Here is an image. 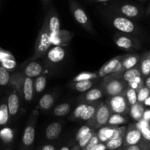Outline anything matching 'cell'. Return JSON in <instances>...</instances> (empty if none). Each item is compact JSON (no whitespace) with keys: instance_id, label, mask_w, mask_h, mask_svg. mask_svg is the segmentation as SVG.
<instances>
[{"instance_id":"6da1fadb","label":"cell","mask_w":150,"mask_h":150,"mask_svg":"<svg viewBox=\"0 0 150 150\" xmlns=\"http://www.w3.org/2000/svg\"><path fill=\"white\" fill-rule=\"evenodd\" d=\"M104 15L107 20L114 26V29L118 30L121 33L128 35H133L137 33V26L131 19L113 13L109 10L105 11Z\"/></svg>"},{"instance_id":"7a4b0ae2","label":"cell","mask_w":150,"mask_h":150,"mask_svg":"<svg viewBox=\"0 0 150 150\" xmlns=\"http://www.w3.org/2000/svg\"><path fill=\"white\" fill-rule=\"evenodd\" d=\"M103 79L99 86L108 97L123 94L127 87V83L119 75H109Z\"/></svg>"},{"instance_id":"3957f363","label":"cell","mask_w":150,"mask_h":150,"mask_svg":"<svg viewBox=\"0 0 150 150\" xmlns=\"http://www.w3.org/2000/svg\"><path fill=\"white\" fill-rule=\"evenodd\" d=\"M51 45H52V42H51V33L48 29L47 19L45 16L43 23L37 38L35 46V52H34L32 58L34 59H36L44 57Z\"/></svg>"},{"instance_id":"277c9868","label":"cell","mask_w":150,"mask_h":150,"mask_svg":"<svg viewBox=\"0 0 150 150\" xmlns=\"http://www.w3.org/2000/svg\"><path fill=\"white\" fill-rule=\"evenodd\" d=\"M70 11L75 20L80 26H81L86 32L92 35H95V30L93 24L89 19L83 7L76 1V0H69Z\"/></svg>"},{"instance_id":"5b68a950","label":"cell","mask_w":150,"mask_h":150,"mask_svg":"<svg viewBox=\"0 0 150 150\" xmlns=\"http://www.w3.org/2000/svg\"><path fill=\"white\" fill-rule=\"evenodd\" d=\"M37 120L38 114L35 113L31 114L23 130L21 142V150H32L35 139Z\"/></svg>"},{"instance_id":"8992f818","label":"cell","mask_w":150,"mask_h":150,"mask_svg":"<svg viewBox=\"0 0 150 150\" xmlns=\"http://www.w3.org/2000/svg\"><path fill=\"white\" fill-rule=\"evenodd\" d=\"M111 115V112L106 103L101 101L100 105H98V108H97L96 111H95L93 118L89 120V122H87L86 125L90 126L92 128L95 129V130L99 129L100 127L107 125V123H108Z\"/></svg>"},{"instance_id":"52a82bcc","label":"cell","mask_w":150,"mask_h":150,"mask_svg":"<svg viewBox=\"0 0 150 150\" xmlns=\"http://www.w3.org/2000/svg\"><path fill=\"white\" fill-rule=\"evenodd\" d=\"M105 103L111 114H118L124 116H127L129 114L130 106L123 94L108 97Z\"/></svg>"},{"instance_id":"ba28073f","label":"cell","mask_w":150,"mask_h":150,"mask_svg":"<svg viewBox=\"0 0 150 150\" xmlns=\"http://www.w3.org/2000/svg\"><path fill=\"white\" fill-rule=\"evenodd\" d=\"M122 55L118 56L106 62L102 67L100 68L98 73L99 78H104L109 75H120L125 71L122 62Z\"/></svg>"},{"instance_id":"9c48e42d","label":"cell","mask_w":150,"mask_h":150,"mask_svg":"<svg viewBox=\"0 0 150 150\" xmlns=\"http://www.w3.org/2000/svg\"><path fill=\"white\" fill-rule=\"evenodd\" d=\"M110 11L130 19L139 18L142 16L140 7L132 4H115L109 7Z\"/></svg>"},{"instance_id":"30bf717a","label":"cell","mask_w":150,"mask_h":150,"mask_svg":"<svg viewBox=\"0 0 150 150\" xmlns=\"http://www.w3.org/2000/svg\"><path fill=\"white\" fill-rule=\"evenodd\" d=\"M114 41L118 48L125 51H134L140 48V43L136 38L121 32L114 35Z\"/></svg>"},{"instance_id":"8fae6325","label":"cell","mask_w":150,"mask_h":150,"mask_svg":"<svg viewBox=\"0 0 150 150\" xmlns=\"http://www.w3.org/2000/svg\"><path fill=\"white\" fill-rule=\"evenodd\" d=\"M6 100H7V108H8L10 119L16 118L20 110L21 100L18 91L11 86V90L8 92Z\"/></svg>"},{"instance_id":"7c38bea8","label":"cell","mask_w":150,"mask_h":150,"mask_svg":"<svg viewBox=\"0 0 150 150\" xmlns=\"http://www.w3.org/2000/svg\"><path fill=\"white\" fill-rule=\"evenodd\" d=\"M145 140H144L142 133H141L140 130L136 127V124H130L127 127L125 133L123 147L137 144Z\"/></svg>"},{"instance_id":"4fadbf2b","label":"cell","mask_w":150,"mask_h":150,"mask_svg":"<svg viewBox=\"0 0 150 150\" xmlns=\"http://www.w3.org/2000/svg\"><path fill=\"white\" fill-rule=\"evenodd\" d=\"M46 59L51 64H57L65 59L66 49L62 45H54L47 51Z\"/></svg>"},{"instance_id":"5bb4252c","label":"cell","mask_w":150,"mask_h":150,"mask_svg":"<svg viewBox=\"0 0 150 150\" xmlns=\"http://www.w3.org/2000/svg\"><path fill=\"white\" fill-rule=\"evenodd\" d=\"M45 16L47 19V22H48V29L51 33V36L55 35L61 29L60 21L57 11L54 7H50Z\"/></svg>"},{"instance_id":"9a60e30c","label":"cell","mask_w":150,"mask_h":150,"mask_svg":"<svg viewBox=\"0 0 150 150\" xmlns=\"http://www.w3.org/2000/svg\"><path fill=\"white\" fill-rule=\"evenodd\" d=\"M105 95L103 91L100 86L98 87H92L88 91L85 92L83 95L79 98V102L92 103L95 101L100 100Z\"/></svg>"},{"instance_id":"2e32d148","label":"cell","mask_w":150,"mask_h":150,"mask_svg":"<svg viewBox=\"0 0 150 150\" xmlns=\"http://www.w3.org/2000/svg\"><path fill=\"white\" fill-rule=\"evenodd\" d=\"M21 92L23 100L26 101V103L31 102L32 100L35 93L33 79L23 76L22 80Z\"/></svg>"},{"instance_id":"e0dca14e","label":"cell","mask_w":150,"mask_h":150,"mask_svg":"<svg viewBox=\"0 0 150 150\" xmlns=\"http://www.w3.org/2000/svg\"><path fill=\"white\" fill-rule=\"evenodd\" d=\"M74 36V33L72 32H69L67 30H62L55 35H52L51 37V42L54 45H67L71 41L72 38Z\"/></svg>"},{"instance_id":"ac0fdd59","label":"cell","mask_w":150,"mask_h":150,"mask_svg":"<svg viewBox=\"0 0 150 150\" xmlns=\"http://www.w3.org/2000/svg\"><path fill=\"white\" fill-rule=\"evenodd\" d=\"M0 65L11 72L16 69V61L14 57L9 51L2 49L0 47Z\"/></svg>"},{"instance_id":"d6986e66","label":"cell","mask_w":150,"mask_h":150,"mask_svg":"<svg viewBox=\"0 0 150 150\" xmlns=\"http://www.w3.org/2000/svg\"><path fill=\"white\" fill-rule=\"evenodd\" d=\"M42 67L41 64L38 62L32 61L28 63L24 67V70L22 73L26 77L31 78V79H35L39 76L42 73Z\"/></svg>"},{"instance_id":"ffe728a7","label":"cell","mask_w":150,"mask_h":150,"mask_svg":"<svg viewBox=\"0 0 150 150\" xmlns=\"http://www.w3.org/2000/svg\"><path fill=\"white\" fill-rule=\"evenodd\" d=\"M62 131V124L59 122H54L47 126L45 130V138L48 141L56 140L59 137Z\"/></svg>"},{"instance_id":"44dd1931","label":"cell","mask_w":150,"mask_h":150,"mask_svg":"<svg viewBox=\"0 0 150 150\" xmlns=\"http://www.w3.org/2000/svg\"><path fill=\"white\" fill-rule=\"evenodd\" d=\"M119 76L127 83V84L136 81V80L141 79V78H143L142 76L139 66L133 67V68L130 69V70H125L122 73L120 74Z\"/></svg>"},{"instance_id":"7402d4cb","label":"cell","mask_w":150,"mask_h":150,"mask_svg":"<svg viewBox=\"0 0 150 150\" xmlns=\"http://www.w3.org/2000/svg\"><path fill=\"white\" fill-rule=\"evenodd\" d=\"M140 58L141 55H139V54H131L122 55V66L124 70H130V69L139 66Z\"/></svg>"},{"instance_id":"603a6c76","label":"cell","mask_w":150,"mask_h":150,"mask_svg":"<svg viewBox=\"0 0 150 150\" xmlns=\"http://www.w3.org/2000/svg\"><path fill=\"white\" fill-rule=\"evenodd\" d=\"M100 102L101 101L98 100L95 101V102L88 103L87 105H86V108H84V110L82 112L79 120L83 122H89V120H92L93 118L94 115L95 114V111H96L97 108H98V105H100Z\"/></svg>"},{"instance_id":"cb8c5ba5","label":"cell","mask_w":150,"mask_h":150,"mask_svg":"<svg viewBox=\"0 0 150 150\" xmlns=\"http://www.w3.org/2000/svg\"><path fill=\"white\" fill-rule=\"evenodd\" d=\"M139 69L142 76L145 79L150 75V51H146L141 55L139 61Z\"/></svg>"},{"instance_id":"d4e9b609","label":"cell","mask_w":150,"mask_h":150,"mask_svg":"<svg viewBox=\"0 0 150 150\" xmlns=\"http://www.w3.org/2000/svg\"><path fill=\"white\" fill-rule=\"evenodd\" d=\"M10 116L7 108V100L4 99L0 102V127L7 126L10 122Z\"/></svg>"},{"instance_id":"484cf974","label":"cell","mask_w":150,"mask_h":150,"mask_svg":"<svg viewBox=\"0 0 150 150\" xmlns=\"http://www.w3.org/2000/svg\"><path fill=\"white\" fill-rule=\"evenodd\" d=\"M98 81V79L92 80L80 81L72 82V86L74 89L79 92H85L94 86V85Z\"/></svg>"},{"instance_id":"4316f807","label":"cell","mask_w":150,"mask_h":150,"mask_svg":"<svg viewBox=\"0 0 150 150\" xmlns=\"http://www.w3.org/2000/svg\"><path fill=\"white\" fill-rule=\"evenodd\" d=\"M55 103V97L51 93H46L42 95L38 103V106L42 111H48L53 107Z\"/></svg>"},{"instance_id":"83f0119b","label":"cell","mask_w":150,"mask_h":150,"mask_svg":"<svg viewBox=\"0 0 150 150\" xmlns=\"http://www.w3.org/2000/svg\"><path fill=\"white\" fill-rule=\"evenodd\" d=\"M144 110L145 108L144 106V104L137 102L136 104L130 106L129 114H130L133 120L138 122L142 120V117H143Z\"/></svg>"},{"instance_id":"f1b7e54d","label":"cell","mask_w":150,"mask_h":150,"mask_svg":"<svg viewBox=\"0 0 150 150\" xmlns=\"http://www.w3.org/2000/svg\"><path fill=\"white\" fill-rule=\"evenodd\" d=\"M71 111V104L70 103L64 102L59 104L54 108V114L56 117H65L68 115Z\"/></svg>"},{"instance_id":"f546056e","label":"cell","mask_w":150,"mask_h":150,"mask_svg":"<svg viewBox=\"0 0 150 150\" xmlns=\"http://www.w3.org/2000/svg\"><path fill=\"white\" fill-rule=\"evenodd\" d=\"M47 85V78L44 75H40L34 81V89L37 94H40L45 90Z\"/></svg>"},{"instance_id":"4dcf8cb0","label":"cell","mask_w":150,"mask_h":150,"mask_svg":"<svg viewBox=\"0 0 150 150\" xmlns=\"http://www.w3.org/2000/svg\"><path fill=\"white\" fill-rule=\"evenodd\" d=\"M128 122L127 116L121 115L118 114H111L109 120H108L107 125L111 126H120L125 125Z\"/></svg>"},{"instance_id":"1f68e13d","label":"cell","mask_w":150,"mask_h":150,"mask_svg":"<svg viewBox=\"0 0 150 150\" xmlns=\"http://www.w3.org/2000/svg\"><path fill=\"white\" fill-rule=\"evenodd\" d=\"M14 138V133L12 129L7 127H3L0 130V139L6 145H9L12 143Z\"/></svg>"},{"instance_id":"d6a6232c","label":"cell","mask_w":150,"mask_h":150,"mask_svg":"<svg viewBox=\"0 0 150 150\" xmlns=\"http://www.w3.org/2000/svg\"><path fill=\"white\" fill-rule=\"evenodd\" d=\"M123 95L125 97L126 100H127V103H128L130 106L134 105V104H136L138 102L137 91L136 89H132V88L129 87L127 86V87L125 89Z\"/></svg>"},{"instance_id":"836d02e7","label":"cell","mask_w":150,"mask_h":150,"mask_svg":"<svg viewBox=\"0 0 150 150\" xmlns=\"http://www.w3.org/2000/svg\"><path fill=\"white\" fill-rule=\"evenodd\" d=\"M87 104L88 103L86 102H80V103H79V105L75 108L74 111H73V112H72V114H70L68 120L72 122L76 121V120H79L82 112H83V111L84 110V108H86Z\"/></svg>"},{"instance_id":"e575fe53","label":"cell","mask_w":150,"mask_h":150,"mask_svg":"<svg viewBox=\"0 0 150 150\" xmlns=\"http://www.w3.org/2000/svg\"><path fill=\"white\" fill-rule=\"evenodd\" d=\"M98 73H92V72H82L79 73L73 79V82L80 81L92 80V79H99Z\"/></svg>"},{"instance_id":"d590c367","label":"cell","mask_w":150,"mask_h":150,"mask_svg":"<svg viewBox=\"0 0 150 150\" xmlns=\"http://www.w3.org/2000/svg\"><path fill=\"white\" fill-rule=\"evenodd\" d=\"M124 136H120L116 139H109L107 142H105V146H106L108 150H113L118 149V148L123 147V143H124Z\"/></svg>"},{"instance_id":"8d00e7d4","label":"cell","mask_w":150,"mask_h":150,"mask_svg":"<svg viewBox=\"0 0 150 150\" xmlns=\"http://www.w3.org/2000/svg\"><path fill=\"white\" fill-rule=\"evenodd\" d=\"M10 79H11V75L10 71L0 65V86H7L10 85Z\"/></svg>"},{"instance_id":"74e56055","label":"cell","mask_w":150,"mask_h":150,"mask_svg":"<svg viewBox=\"0 0 150 150\" xmlns=\"http://www.w3.org/2000/svg\"><path fill=\"white\" fill-rule=\"evenodd\" d=\"M150 95V89L144 85L143 86L140 88L139 90H137V100L138 102L143 103L145 100Z\"/></svg>"},{"instance_id":"f35d334b","label":"cell","mask_w":150,"mask_h":150,"mask_svg":"<svg viewBox=\"0 0 150 150\" xmlns=\"http://www.w3.org/2000/svg\"><path fill=\"white\" fill-rule=\"evenodd\" d=\"M125 150H149L150 149V142L143 141L137 144L124 147Z\"/></svg>"},{"instance_id":"ab89813d","label":"cell","mask_w":150,"mask_h":150,"mask_svg":"<svg viewBox=\"0 0 150 150\" xmlns=\"http://www.w3.org/2000/svg\"><path fill=\"white\" fill-rule=\"evenodd\" d=\"M95 133H96V130H95V129L92 128V130H91L90 131H89V133L86 135V136H84L83 138H81L80 140L78 141L77 142L78 145L79 146V147H80L81 149H82V148L84 147V146L87 144L88 142L90 141V139H92V137L94 136V134H95Z\"/></svg>"},{"instance_id":"60d3db41","label":"cell","mask_w":150,"mask_h":150,"mask_svg":"<svg viewBox=\"0 0 150 150\" xmlns=\"http://www.w3.org/2000/svg\"><path fill=\"white\" fill-rule=\"evenodd\" d=\"M92 129V127H91L90 126L87 125L82 126V127L79 129V131L77 132V133H76V142L79 141L81 139V138H83V136H86V135L87 134V133H89V132Z\"/></svg>"},{"instance_id":"b9f144b4","label":"cell","mask_w":150,"mask_h":150,"mask_svg":"<svg viewBox=\"0 0 150 150\" xmlns=\"http://www.w3.org/2000/svg\"><path fill=\"white\" fill-rule=\"evenodd\" d=\"M99 142H100L99 139H98V136H97L96 133H95V134H94V136L92 137V139H90V141L88 142L87 144H86L84 147L82 148L81 150H92V148H93L95 145L98 144Z\"/></svg>"},{"instance_id":"7bdbcfd3","label":"cell","mask_w":150,"mask_h":150,"mask_svg":"<svg viewBox=\"0 0 150 150\" xmlns=\"http://www.w3.org/2000/svg\"><path fill=\"white\" fill-rule=\"evenodd\" d=\"M143 136L144 140L150 142V126H144V127H139Z\"/></svg>"},{"instance_id":"ee69618b","label":"cell","mask_w":150,"mask_h":150,"mask_svg":"<svg viewBox=\"0 0 150 150\" xmlns=\"http://www.w3.org/2000/svg\"><path fill=\"white\" fill-rule=\"evenodd\" d=\"M92 150H108L107 149L106 146H105V143H102V142H99L97 145H95Z\"/></svg>"},{"instance_id":"f6af8a7d","label":"cell","mask_w":150,"mask_h":150,"mask_svg":"<svg viewBox=\"0 0 150 150\" xmlns=\"http://www.w3.org/2000/svg\"><path fill=\"white\" fill-rule=\"evenodd\" d=\"M142 119L144 120H146V121L149 122H150V109L144 110Z\"/></svg>"},{"instance_id":"bcb514c9","label":"cell","mask_w":150,"mask_h":150,"mask_svg":"<svg viewBox=\"0 0 150 150\" xmlns=\"http://www.w3.org/2000/svg\"><path fill=\"white\" fill-rule=\"evenodd\" d=\"M40 150H56L55 146L51 144L44 145Z\"/></svg>"},{"instance_id":"7dc6e473","label":"cell","mask_w":150,"mask_h":150,"mask_svg":"<svg viewBox=\"0 0 150 150\" xmlns=\"http://www.w3.org/2000/svg\"><path fill=\"white\" fill-rule=\"evenodd\" d=\"M145 79H146L144 80V85L146 87H147L148 89H150V75L146 78H145Z\"/></svg>"},{"instance_id":"c3c4849f","label":"cell","mask_w":150,"mask_h":150,"mask_svg":"<svg viewBox=\"0 0 150 150\" xmlns=\"http://www.w3.org/2000/svg\"><path fill=\"white\" fill-rule=\"evenodd\" d=\"M51 1V0H41V1H42V5H43L44 7H46L47 6L50 4Z\"/></svg>"},{"instance_id":"681fc988","label":"cell","mask_w":150,"mask_h":150,"mask_svg":"<svg viewBox=\"0 0 150 150\" xmlns=\"http://www.w3.org/2000/svg\"><path fill=\"white\" fill-rule=\"evenodd\" d=\"M143 104H144V105H148V106H150V95L147 98H146V100H145V101L143 103Z\"/></svg>"},{"instance_id":"f907efd6","label":"cell","mask_w":150,"mask_h":150,"mask_svg":"<svg viewBox=\"0 0 150 150\" xmlns=\"http://www.w3.org/2000/svg\"><path fill=\"white\" fill-rule=\"evenodd\" d=\"M81 149L80 147H79V146L78 144H76L74 145V146H73V147L70 149V150H81Z\"/></svg>"},{"instance_id":"816d5d0a","label":"cell","mask_w":150,"mask_h":150,"mask_svg":"<svg viewBox=\"0 0 150 150\" xmlns=\"http://www.w3.org/2000/svg\"><path fill=\"white\" fill-rule=\"evenodd\" d=\"M59 150H70V146H62V147Z\"/></svg>"},{"instance_id":"f5cc1de1","label":"cell","mask_w":150,"mask_h":150,"mask_svg":"<svg viewBox=\"0 0 150 150\" xmlns=\"http://www.w3.org/2000/svg\"><path fill=\"white\" fill-rule=\"evenodd\" d=\"M94 1H98V2H105V1H111V0H94Z\"/></svg>"},{"instance_id":"db71d44e","label":"cell","mask_w":150,"mask_h":150,"mask_svg":"<svg viewBox=\"0 0 150 150\" xmlns=\"http://www.w3.org/2000/svg\"><path fill=\"white\" fill-rule=\"evenodd\" d=\"M3 150H13V149L11 147H10V146H7V147L4 148Z\"/></svg>"},{"instance_id":"11a10c76","label":"cell","mask_w":150,"mask_h":150,"mask_svg":"<svg viewBox=\"0 0 150 150\" xmlns=\"http://www.w3.org/2000/svg\"><path fill=\"white\" fill-rule=\"evenodd\" d=\"M146 13H147V14H150V3L149 4V7H148V8H147V11H146Z\"/></svg>"},{"instance_id":"9f6ffc18","label":"cell","mask_w":150,"mask_h":150,"mask_svg":"<svg viewBox=\"0 0 150 150\" xmlns=\"http://www.w3.org/2000/svg\"><path fill=\"white\" fill-rule=\"evenodd\" d=\"M113 150H125V149H124V147H120V148H118V149H113Z\"/></svg>"},{"instance_id":"6f0895ef","label":"cell","mask_w":150,"mask_h":150,"mask_svg":"<svg viewBox=\"0 0 150 150\" xmlns=\"http://www.w3.org/2000/svg\"><path fill=\"white\" fill-rule=\"evenodd\" d=\"M149 150H150V149H149Z\"/></svg>"}]
</instances>
